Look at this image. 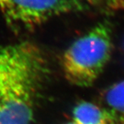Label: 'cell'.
<instances>
[{"label": "cell", "instance_id": "obj_5", "mask_svg": "<svg viewBox=\"0 0 124 124\" xmlns=\"http://www.w3.org/2000/svg\"><path fill=\"white\" fill-rule=\"evenodd\" d=\"M104 108L112 124H124V81L112 85L103 94Z\"/></svg>", "mask_w": 124, "mask_h": 124}, {"label": "cell", "instance_id": "obj_3", "mask_svg": "<svg viewBox=\"0 0 124 124\" xmlns=\"http://www.w3.org/2000/svg\"><path fill=\"white\" fill-rule=\"evenodd\" d=\"M124 10V0H0V14L10 26L31 29L62 15Z\"/></svg>", "mask_w": 124, "mask_h": 124}, {"label": "cell", "instance_id": "obj_4", "mask_svg": "<svg viewBox=\"0 0 124 124\" xmlns=\"http://www.w3.org/2000/svg\"><path fill=\"white\" fill-rule=\"evenodd\" d=\"M72 116L77 124H112L110 116L104 108L85 101L76 105Z\"/></svg>", "mask_w": 124, "mask_h": 124}, {"label": "cell", "instance_id": "obj_1", "mask_svg": "<svg viewBox=\"0 0 124 124\" xmlns=\"http://www.w3.org/2000/svg\"><path fill=\"white\" fill-rule=\"evenodd\" d=\"M48 72L35 44L0 46V124H32Z\"/></svg>", "mask_w": 124, "mask_h": 124}, {"label": "cell", "instance_id": "obj_2", "mask_svg": "<svg viewBox=\"0 0 124 124\" xmlns=\"http://www.w3.org/2000/svg\"><path fill=\"white\" fill-rule=\"evenodd\" d=\"M112 51V26L108 19H104L64 52L62 66L66 79L76 86H91L110 61Z\"/></svg>", "mask_w": 124, "mask_h": 124}, {"label": "cell", "instance_id": "obj_6", "mask_svg": "<svg viewBox=\"0 0 124 124\" xmlns=\"http://www.w3.org/2000/svg\"><path fill=\"white\" fill-rule=\"evenodd\" d=\"M66 124H77V123H75L74 121H72V122H68V123H67Z\"/></svg>", "mask_w": 124, "mask_h": 124}]
</instances>
